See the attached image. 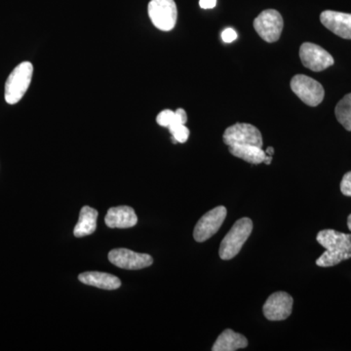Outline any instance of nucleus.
Returning a JSON list of instances; mask_svg holds the SVG:
<instances>
[{
    "mask_svg": "<svg viewBox=\"0 0 351 351\" xmlns=\"http://www.w3.org/2000/svg\"><path fill=\"white\" fill-rule=\"evenodd\" d=\"M105 221L110 228H130L137 225L138 218L131 207L119 206L108 210Z\"/></svg>",
    "mask_w": 351,
    "mask_h": 351,
    "instance_id": "ddd939ff",
    "label": "nucleus"
},
{
    "mask_svg": "<svg viewBox=\"0 0 351 351\" xmlns=\"http://www.w3.org/2000/svg\"><path fill=\"white\" fill-rule=\"evenodd\" d=\"M156 121L158 125L169 128L176 124H186L188 122V115L182 108H178L176 112L164 110L157 115Z\"/></svg>",
    "mask_w": 351,
    "mask_h": 351,
    "instance_id": "a211bd4d",
    "label": "nucleus"
},
{
    "mask_svg": "<svg viewBox=\"0 0 351 351\" xmlns=\"http://www.w3.org/2000/svg\"><path fill=\"white\" fill-rule=\"evenodd\" d=\"M237 38V32L233 29H226L225 31L221 32V39L226 43H232Z\"/></svg>",
    "mask_w": 351,
    "mask_h": 351,
    "instance_id": "4be33fe9",
    "label": "nucleus"
},
{
    "mask_svg": "<svg viewBox=\"0 0 351 351\" xmlns=\"http://www.w3.org/2000/svg\"><path fill=\"white\" fill-rule=\"evenodd\" d=\"M252 230L253 221L251 219H239L221 241L219 251L221 260L228 261L234 258L250 237Z\"/></svg>",
    "mask_w": 351,
    "mask_h": 351,
    "instance_id": "f03ea898",
    "label": "nucleus"
},
{
    "mask_svg": "<svg viewBox=\"0 0 351 351\" xmlns=\"http://www.w3.org/2000/svg\"><path fill=\"white\" fill-rule=\"evenodd\" d=\"M34 66L29 62H23L13 69L5 83V101L15 105L22 100L31 85Z\"/></svg>",
    "mask_w": 351,
    "mask_h": 351,
    "instance_id": "7ed1b4c3",
    "label": "nucleus"
},
{
    "mask_svg": "<svg viewBox=\"0 0 351 351\" xmlns=\"http://www.w3.org/2000/svg\"><path fill=\"white\" fill-rule=\"evenodd\" d=\"M97 219H98L97 210L89 206L82 207L80 219L73 230L75 237L80 239L94 233L97 228Z\"/></svg>",
    "mask_w": 351,
    "mask_h": 351,
    "instance_id": "dca6fc26",
    "label": "nucleus"
},
{
    "mask_svg": "<svg viewBox=\"0 0 351 351\" xmlns=\"http://www.w3.org/2000/svg\"><path fill=\"white\" fill-rule=\"evenodd\" d=\"M291 89L309 107H317L322 103L325 96L322 85L304 75H297L292 78Z\"/></svg>",
    "mask_w": 351,
    "mask_h": 351,
    "instance_id": "39448f33",
    "label": "nucleus"
},
{
    "mask_svg": "<svg viewBox=\"0 0 351 351\" xmlns=\"http://www.w3.org/2000/svg\"><path fill=\"white\" fill-rule=\"evenodd\" d=\"M228 211L223 206H218L203 215L193 230L195 241L204 242L216 234L226 218Z\"/></svg>",
    "mask_w": 351,
    "mask_h": 351,
    "instance_id": "6e6552de",
    "label": "nucleus"
},
{
    "mask_svg": "<svg viewBox=\"0 0 351 351\" xmlns=\"http://www.w3.org/2000/svg\"><path fill=\"white\" fill-rule=\"evenodd\" d=\"M348 228H350V230L351 232V214L350 215V216H348Z\"/></svg>",
    "mask_w": 351,
    "mask_h": 351,
    "instance_id": "a878e982",
    "label": "nucleus"
},
{
    "mask_svg": "<svg viewBox=\"0 0 351 351\" xmlns=\"http://www.w3.org/2000/svg\"><path fill=\"white\" fill-rule=\"evenodd\" d=\"M168 129H169L171 135H172L174 144H177V143L184 144L189 140V130L186 124H176V125L171 126Z\"/></svg>",
    "mask_w": 351,
    "mask_h": 351,
    "instance_id": "aec40b11",
    "label": "nucleus"
},
{
    "mask_svg": "<svg viewBox=\"0 0 351 351\" xmlns=\"http://www.w3.org/2000/svg\"><path fill=\"white\" fill-rule=\"evenodd\" d=\"M223 143L230 145H256L263 147V137L260 130L248 123H237L228 127L223 136Z\"/></svg>",
    "mask_w": 351,
    "mask_h": 351,
    "instance_id": "0eeeda50",
    "label": "nucleus"
},
{
    "mask_svg": "<svg viewBox=\"0 0 351 351\" xmlns=\"http://www.w3.org/2000/svg\"><path fill=\"white\" fill-rule=\"evenodd\" d=\"M265 154H267V156H272L274 154V147H269L267 149V151H265Z\"/></svg>",
    "mask_w": 351,
    "mask_h": 351,
    "instance_id": "b1692460",
    "label": "nucleus"
},
{
    "mask_svg": "<svg viewBox=\"0 0 351 351\" xmlns=\"http://www.w3.org/2000/svg\"><path fill=\"white\" fill-rule=\"evenodd\" d=\"M272 160V156H265V161H263V163L267 164V165H269L270 163H271Z\"/></svg>",
    "mask_w": 351,
    "mask_h": 351,
    "instance_id": "393cba45",
    "label": "nucleus"
},
{
    "mask_svg": "<svg viewBox=\"0 0 351 351\" xmlns=\"http://www.w3.org/2000/svg\"><path fill=\"white\" fill-rule=\"evenodd\" d=\"M80 282L88 286L104 289V290H117L121 286L119 277L105 272H84L78 276Z\"/></svg>",
    "mask_w": 351,
    "mask_h": 351,
    "instance_id": "4468645a",
    "label": "nucleus"
},
{
    "mask_svg": "<svg viewBox=\"0 0 351 351\" xmlns=\"http://www.w3.org/2000/svg\"><path fill=\"white\" fill-rule=\"evenodd\" d=\"M300 58L302 64L311 71H322L334 64L332 55L316 44L306 43L300 48Z\"/></svg>",
    "mask_w": 351,
    "mask_h": 351,
    "instance_id": "1a4fd4ad",
    "label": "nucleus"
},
{
    "mask_svg": "<svg viewBox=\"0 0 351 351\" xmlns=\"http://www.w3.org/2000/svg\"><path fill=\"white\" fill-rule=\"evenodd\" d=\"M293 298L288 293L276 292L269 295L263 306V314L270 321L287 319L292 313Z\"/></svg>",
    "mask_w": 351,
    "mask_h": 351,
    "instance_id": "9b49d317",
    "label": "nucleus"
},
{
    "mask_svg": "<svg viewBox=\"0 0 351 351\" xmlns=\"http://www.w3.org/2000/svg\"><path fill=\"white\" fill-rule=\"evenodd\" d=\"M335 114L339 123L345 127L346 130L351 131V93L346 95L339 101L335 108Z\"/></svg>",
    "mask_w": 351,
    "mask_h": 351,
    "instance_id": "6ab92c4d",
    "label": "nucleus"
},
{
    "mask_svg": "<svg viewBox=\"0 0 351 351\" xmlns=\"http://www.w3.org/2000/svg\"><path fill=\"white\" fill-rule=\"evenodd\" d=\"M108 260L120 269L128 270L143 269L151 267L154 258L147 254L136 253L128 249H114L108 253Z\"/></svg>",
    "mask_w": 351,
    "mask_h": 351,
    "instance_id": "9d476101",
    "label": "nucleus"
},
{
    "mask_svg": "<svg viewBox=\"0 0 351 351\" xmlns=\"http://www.w3.org/2000/svg\"><path fill=\"white\" fill-rule=\"evenodd\" d=\"M320 21L332 34L345 39H351V14L326 10L321 13Z\"/></svg>",
    "mask_w": 351,
    "mask_h": 351,
    "instance_id": "f8f14e48",
    "label": "nucleus"
},
{
    "mask_svg": "<svg viewBox=\"0 0 351 351\" xmlns=\"http://www.w3.org/2000/svg\"><path fill=\"white\" fill-rule=\"evenodd\" d=\"M228 151L233 156L239 157L251 164L263 163L267 156L262 147L256 145H230L228 147Z\"/></svg>",
    "mask_w": 351,
    "mask_h": 351,
    "instance_id": "f3484780",
    "label": "nucleus"
},
{
    "mask_svg": "<svg viewBox=\"0 0 351 351\" xmlns=\"http://www.w3.org/2000/svg\"><path fill=\"white\" fill-rule=\"evenodd\" d=\"M316 239L321 246L326 249L316 261L318 267H334L351 258V234L334 230H324L318 232Z\"/></svg>",
    "mask_w": 351,
    "mask_h": 351,
    "instance_id": "f257e3e1",
    "label": "nucleus"
},
{
    "mask_svg": "<svg viewBox=\"0 0 351 351\" xmlns=\"http://www.w3.org/2000/svg\"><path fill=\"white\" fill-rule=\"evenodd\" d=\"M341 191L343 195L351 197V171L343 176L341 182Z\"/></svg>",
    "mask_w": 351,
    "mask_h": 351,
    "instance_id": "412c9836",
    "label": "nucleus"
},
{
    "mask_svg": "<svg viewBox=\"0 0 351 351\" xmlns=\"http://www.w3.org/2000/svg\"><path fill=\"white\" fill-rule=\"evenodd\" d=\"M199 5L203 9H212L217 5V0H200Z\"/></svg>",
    "mask_w": 351,
    "mask_h": 351,
    "instance_id": "5701e85b",
    "label": "nucleus"
},
{
    "mask_svg": "<svg viewBox=\"0 0 351 351\" xmlns=\"http://www.w3.org/2000/svg\"><path fill=\"white\" fill-rule=\"evenodd\" d=\"M149 16L152 24L163 32H170L177 23L178 10L174 0H152L149 2Z\"/></svg>",
    "mask_w": 351,
    "mask_h": 351,
    "instance_id": "20e7f679",
    "label": "nucleus"
},
{
    "mask_svg": "<svg viewBox=\"0 0 351 351\" xmlns=\"http://www.w3.org/2000/svg\"><path fill=\"white\" fill-rule=\"evenodd\" d=\"M248 346V339L243 335L226 329L221 332L215 341L213 351H235Z\"/></svg>",
    "mask_w": 351,
    "mask_h": 351,
    "instance_id": "2eb2a0df",
    "label": "nucleus"
},
{
    "mask_svg": "<svg viewBox=\"0 0 351 351\" xmlns=\"http://www.w3.org/2000/svg\"><path fill=\"white\" fill-rule=\"evenodd\" d=\"M283 18L278 11L267 9L254 21V27L258 36L269 43H276L283 31Z\"/></svg>",
    "mask_w": 351,
    "mask_h": 351,
    "instance_id": "423d86ee",
    "label": "nucleus"
}]
</instances>
